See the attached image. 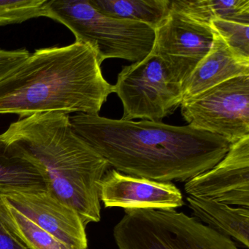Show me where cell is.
I'll use <instances>...</instances> for the list:
<instances>
[{
    "label": "cell",
    "instance_id": "obj_12",
    "mask_svg": "<svg viewBox=\"0 0 249 249\" xmlns=\"http://www.w3.org/2000/svg\"><path fill=\"white\" fill-rule=\"evenodd\" d=\"M212 31L213 39L209 52L183 85V101L231 78L249 75V61L235 56L218 33Z\"/></svg>",
    "mask_w": 249,
    "mask_h": 249
},
{
    "label": "cell",
    "instance_id": "obj_11",
    "mask_svg": "<svg viewBox=\"0 0 249 249\" xmlns=\"http://www.w3.org/2000/svg\"><path fill=\"white\" fill-rule=\"evenodd\" d=\"M106 208L170 211L184 205L181 191L172 182H160L121 173L106 172L100 186Z\"/></svg>",
    "mask_w": 249,
    "mask_h": 249
},
{
    "label": "cell",
    "instance_id": "obj_20",
    "mask_svg": "<svg viewBox=\"0 0 249 249\" xmlns=\"http://www.w3.org/2000/svg\"><path fill=\"white\" fill-rule=\"evenodd\" d=\"M0 249H30L18 237L7 220L3 202L0 198Z\"/></svg>",
    "mask_w": 249,
    "mask_h": 249
},
{
    "label": "cell",
    "instance_id": "obj_2",
    "mask_svg": "<svg viewBox=\"0 0 249 249\" xmlns=\"http://www.w3.org/2000/svg\"><path fill=\"white\" fill-rule=\"evenodd\" d=\"M113 88L89 46L75 42L37 49L0 80V115H98Z\"/></svg>",
    "mask_w": 249,
    "mask_h": 249
},
{
    "label": "cell",
    "instance_id": "obj_15",
    "mask_svg": "<svg viewBox=\"0 0 249 249\" xmlns=\"http://www.w3.org/2000/svg\"><path fill=\"white\" fill-rule=\"evenodd\" d=\"M44 188V179L36 164L8 146L0 135V192Z\"/></svg>",
    "mask_w": 249,
    "mask_h": 249
},
{
    "label": "cell",
    "instance_id": "obj_8",
    "mask_svg": "<svg viewBox=\"0 0 249 249\" xmlns=\"http://www.w3.org/2000/svg\"><path fill=\"white\" fill-rule=\"evenodd\" d=\"M154 30L151 53L162 60L183 87L211 49L213 39L211 26L170 9L165 19Z\"/></svg>",
    "mask_w": 249,
    "mask_h": 249
},
{
    "label": "cell",
    "instance_id": "obj_13",
    "mask_svg": "<svg viewBox=\"0 0 249 249\" xmlns=\"http://www.w3.org/2000/svg\"><path fill=\"white\" fill-rule=\"evenodd\" d=\"M186 202L194 218L226 237L249 248V210L212 199L188 196Z\"/></svg>",
    "mask_w": 249,
    "mask_h": 249
},
{
    "label": "cell",
    "instance_id": "obj_9",
    "mask_svg": "<svg viewBox=\"0 0 249 249\" xmlns=\"http://www.w3.org/2000/svg\"><path fill=\"white\" fill-rule=\"evenodd\" d=\"M7 205L72 249H88V239L79 214L46 188L0 192Z\"/></svg>",
    "mask_w": 249,
    "mask_h": 249
},
{
    "label": "cell",
    "instance_id": "obj_10",
    "mask_svg": "<svg viewBox=\"0 0 249 249\" xmlns=\"http://www.w3.org/2000/svg\"><path fill=\"white\" fill-rule=\"evenodd\" d=\"M188 196L249 208V136L230 145L212 168L185 182Z\"/></svg>",
    "mask_w": 249,
    "mask_h": 249
},
{
    "label": "cell",
    "instance_id": "obj_5",
    "mask_svg": "<svg viewBox=\"0 0 249 249\" xmlns=\"http://www.w3.org/2000/svg\"><path fill=\"white\" fill-rule=\"evenodd\" d=\"M113 228L118 249H239L194 217L176 210H125Z\"/></svg>",
    "mask_w": 249,
    "mask_h": 249
},
{
    "label": "cell",
    "instance_id": "obj_6",
    "mask_svg": "<svg viewBox=\"0 0 249 249\" xmlns=\"http://www.w3.org/2000/svg\"><path fill=\"white\" fill-rule=\"evenodd\" d=\"M124 107L122 120L161 122L183 102V87L157 55L122 68L113 86Z\"/></svg>",
    "mask_w": 249,
    "mask_h": 249
},
{
    "label": "cell",
    "instance_id": "obj_3",
    "mask_svg": "<svg viewBox=\"0 0 249 249\" xmlns=\"http://www.w3.org/2000/svg\"><path fill=\"white\" fill-rule=\"evenodd\" d=\"M2 137L36 164L46 189L73 208L86 227L100 221V183L110 167L77 135L69 115L50 112L23 118Z\"/></svg>",
    "mask_w": 249,
    "mask_h": 249
},
{
    "label": "cell",
    "instance_id": "obj_19",
    "mask_svg": "<svg viewBox=\"0 0 249 249\" xmlns=\"http://www.w3.org/2000/svg\"><path fill=\"white\" fill-rule=\"evenodd\" d=\"M209 24L235 56L249 61V24L218 19Z\"/></svg>",
    "mask_w": 249,
    "mask_h": 249
},
{
    "label": "cell",
    "instance_id": "obj_17",
    "mask_svg": "<svg viewBox=\"0 0 249 249\" xmlns=\"http://www.w3.org/2000/svg\"><path fill=\"white\" fill-rule=\"evenodd\" d=\"M3 205L7 220L29 249H72L40 228L15 208L5 202Z\"/></svg>",
    "mask_w": 249,
    "mask_h": 249
},
{
    "label": "cell",
    "instance_id": "obj_1",
    "mask_svg": "<svg viewBox=\"0 0 249 249\" xmlns=\"http://www.w3.org/2000/svg\"><path fill=\"white\" fill-rule=\"evenodd\" d=\"M71 124L110 168L160 182H186L212 168L228 152L225 139L189 125L70 116Z\"/></svg>",
    "mask_w": 249,
    "mask_h": 249
},
{
    "label": "cell",
    "instance_id": "obj_21",
    "mask_svg": "<svg viewBox=\"0 0 249 249\" xmlns=\"http://www.w3.org/2000/svg\"><path fill=\"white\" fill-rule=\"evenodd\" d=\"M30 54V52L24 49L13 51L0 49V80L19 66Z\"/></svg>",
    "mask_w": 249,
    "mask_h": 249
},
{
    "label": "cell",
    "instance_id": "obj_7",
    "mask_svg": "<svg viewBox=\"0 0 249 249\" xmlns=\"http://www.w3.org/2000/svg\"><path fill=\"white\" fill-rule=\"evenodd\" d=\"M188 125L233 144L249 136V75L224 81L180 105Z\"/></svg>",
    "mask_w": 249,
    "mask_h": 249
},
{
    "label": "cell",
    "instance_id": "obj_4",
    "mask_svg": "<svg viewBox=\"0 0 249 249\" xmlns=\"http://www.w3.org/2000/svg\"><path fill=\"white\" fill-rule=\"evenodd\" d=\"M46 17L69 29L75 42L91 48L100 65L112 58L140 62L154 46L152 27L107 17L89 0H48Z\"/></svg>",
    "mask_w": 249,
    "mask_h": 249
},
{
    "label": "cell",
    "instance_id": "obj_14",
    "mask_svg": "<svg viewBox=\"0 0 249 249\" xmlns=\"http://www.w3.org/2000/svg\"><path fill=\"white\" fill-rule=\"evenodd\" d=\"M94 8L116 19L142 23L155 30L170 13V0H89Z\"/></svg>",
    "mask_w": 249,
    "mask_h": 249
},
{
    "label": "cell",
    "instance_id": "obj_16",
    "mask_svg": "<svg viewBox=\"0 0 249 249\" xmlns=\"http://www.w3.org/2000/svg\"><path fill=\"white\" fill-rule=\"evenodd\" d=\"M170 8L205 24L218 19L249 24V0H170Z\"/></svg>",
    "mask_w": 249,
    "mask_h": 249
},
{
    "label": "cell",
    "instance_id": "obj_18",
    "mask_svg": "<svg viewBox=\"0 0 249 249\" xmlns=\"http://www.w3.org/2000/svg\"><path fill=\"white\" fill-rule=\"evenodd\" d=\"M48 0H0V27L47 17Z\"/></svg>",
    "mask_w": 249,
    "mask_h": 249
}]
</instances>
